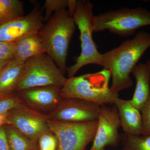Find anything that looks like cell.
<instances>
[{
  "mask_svg": "<svg viewBox=\"0 0 150 150\" xmlns=\"http://www.w3.org/2000/svg\"><path fill=\"white\" fill-rule=\"evenodd\" d=\"M150 47V33L139 31L132 39L102 54V67L110 71L112 79L110 88L114 93L133 85L130 74L142 56Z\"/></svg>",
  "mask_w": 150,
  "mask_h": 150,
  "instance_id": "6da1fadb",
  "label": "cell"
},
{
  "mask_svg": "<svg viewBox=\"0 0 150 150\" xmlns=\"http://www.w3.org/2000/svg\"><path fill=\"white\" fill-rule=\"evenodd\" d=\"M38 34L45 49L64 74L67 72V59L76 25L68 9L53 14Z\"/></svg>",
  "mask_w": 150,
  "mask_h": 150,
  "instance_id": "7a4b0ae2",
  "label": "cell"
},
{
  "mask_svg": "<svg viewBox=\"0 0 150 150\" xmlns=\"http://www.w3.org/2000/svg\"><path fill=\"white\" fill-rule=\"evenodd\" d=\"M111 74L103 69L98 72L67 79L61 89L62 98L83 100L99 105H113L118 94L109 87Z\"/></svg>",
  "mask_w": 150,
  "mask_h": 150,
  "instance_id": "3957f363",
  "label": "cell"
},
{
  "mask_svg": "<svg viewBox=\"0 0 150 150\" xmlns=\"http://www.w3.org/2000/svg\"><path fill=\"white\" fill-rule=\"evenodd\" d=\"M93 5L90 1H76L73 18L80 34L81 53L74 65L68 67V77L74 76L82 67L90 64L102 67V54L98 49L94 41Z\"/></svg>",
  "mask_w": 150,
  "mask_h": 150,
  "instance_id": "277c9868",
  "label": "cell"
},
{
  "mask_svg": "<svg viewBox=\"0 0 150 150\" xmlns=\"http://www.w3.org/2000/svg\"><path fill=\"white\" fill-rule=\"evenodd\" d=\"M150 25V11L143 7L121 8L95 16L94 32L105 30L121 37L134 35L141 28Z\"/></svg>",
  "mask_w": 150,
  "mask_h": 150,
  "instance_id": "5b68a950",
  "label": "cell"
},
{
  "mask_svg": "<svg viewBox=\"0 0 150 150\" xmlns=\"http://www.w3.org/2000/svg\"><path fill=\"white\" fill-rule=\"evenodd\" d=\"M67 79L65 74L51 57L43 53L25 62L24 72L16 91L49 86L62 88Z\"/></svg>",
  "mask_w": 150,
  "mask_h": 150,
  "instance_id": "8992f818",
  "label": "cell"
},
{
  "mask_svg": "<svg viewBox=\"0 0 150 150\" xmlns=\"http://www.w3.org/2000/svg\"><path fill=\"white\" fill-rule=\"evenodd\" d=\"M47 124L58 139L57 150H86L93 141L97 121L72 123L49 119Z\"/></svg>",
  "mask_w": 150,
  "mask_h": 150,
  "instance_id": "52a82bcc",
  "label": "cell"
},
{
  "mask_svg": "<svg viewBox=\"0 0 150 150\" xmlns=\"http://www.w3.org/2000/svg\"><path fill=\"white\" fill-rule=\"evenodd\" d=\"M97 121L96 132L90 150H102L106 147L118 146L121 140L118 132L120 121L115 105H101Z\"/></svg>",
  "mask_w": 150,
  "mask_h": 150,
  "instance_id": "ba28073f",
  "label": "cell"
},
{
  "mask_svg": "<svg viewBox=\"0 0 150 150\" xmlns=\"http://www.w3.org/2000/svg\"><path fill=\"white\" fill-rule=\"evenodd\" d=\"M100 106L86 100L62 98L57 108L48 114L49 120L84 123L97 120Z\"/></svg>",
  "mask_w": 150,
  "mask_h": 150,
  "instance_id": "9c48e42d",
  "label": "cell"
},
{
  "mask_svg": "<svg viewBox=\"0 0 150 150\" xmlns=\"http://www.w3.org/2000/svg\"><path fill=\"white\" fill-rule=\"evenodd\" d=\"M8 118L11 125L34 142L49 131L48 114L33 110L22 103L8 112Z\"/></svg>",
  "mask_w": 150,
  "mask_h": 150,
  "instance_id": "30bf717a",
  "label": "cell"
},
{
  "mask_svg": "<svg viewBox=\"0 0 150 150\" xmlns=\"http://www.w3.org/2000/svg\"><path fill=\"white\" fill-rule=\"evenodd\" d=\"M43 10L36 5L26 15L0 26V43H16L27 35L38 33L45 23Z\"/></svg>",
  "mask_w": 150,
  "mask_h": 150,
  "instance_id": "8fae6325",
  "label": "cell"
},
{
  "mask_svg": "<svg viewBox=\"0 0 150 150\" xmlns=\"http://www.w3.org/2000/svg\"><path fill=\"white\" fill-rule=\"evenodd\" d=\"M58 87H39L17 92L21 103L42 113L49 114L59 105L62 97Z\"/></svg>",
  "mask_w": 150,
  "mask_h": 150,
  "instance_id": "7c38bea8",
  "label": "cell"
},
{
  "mask_svg": "<svg viewBox=\"0 0 150 150\" xmlns=\"http://www.w3.org/2000/svg\"><path fill=\"white\" fill-rule=\"evenodd\" d=\"M114 104L118 109L120 126L123 133L128 135H142L143 123L141 111L134 107L131 100L117 98Z\"/></svg>",
  "mask_w": 150,
  "mask_h": 150,
  "instance_id": "4fadbf2b",
  "label": "cell"
},
{
  "mask_svg": "<svg viewBox=\"0 0 150 150\" xmlns=\"http://www.w3.org/2000/svg\"><path fill=\"white\" fill-rule=\"evenodd\" d=\"M136 81L131 103L141 111L150 95V68L146 63L137 64L131 72Z\"/></svg>",
  "mask_w": 150,
  "mask_h": 150,
  "instance_id": "5bb4252c",
  "label": "cell"
},
{
  "mask_svg": "<svg viewBox=\"0 0 150 150\" xmlns=\"http://www.w3.org/2000/svg\"><path fill=\"white\" fill-rule=\"evenodd\" d=\"M24 69L25 62L14 59L10 61L0 72V93L16 92Z\"/></svg>",
  "mask_w": 150,
  "mask_h": 150,
  "instance_id": "9a60e30c",
  "label": "cell"
},
{
  "mask_svg": "<svg viewBox=\"0 0 150 150\" xmlns=\"http://www.w3.org/2000/svg\"><path fill=\"white\" fill-rule=\"evenodd\" d=\"M44 53L45 49L38 34L32 33L15 43L14 59L25 62L32 57Z\"/></svg>",
  "mask_w": 150,
  "mask_h": 150,
  "instance_id": "2e32d148",
  "label": "cell"
},
{
  "mask_svg": "<svg viewBox=\"0 0 150 150\" xmlns=\"http://www.w3.org/2000/svg\"><path fill=\"white\" fill-rule=\"evenodd\" d=\"M4 127L11 150H30L37 146V142L30 139L11 125L7 124Z\"/></svg>",
  "mask_w": 150,
  "mask_h": 150,
  "instance_id": "e0dca14e",
  "label": "cell"
},
{
  "mask_svg": "<svg viewBox=\"0 0 150 150\" xmlns=\"http://www.w3.org/2000/svg\"><path fill=\"white\" fill-rule=\"evenodd\" d=\"M24 4L19 0H0V26L24 16Z\"/></svg>",
  "mask_w": 150,
  "mask_h": 150,
  "instance_id": "ac0fdd59",
  "label": "cell"
},
{
  "mask_svg": "<svg viewBox=\"0 0 150 150\" xmlns=\"http://www.w3.org/2000/svg\"><path fill=\"white\" fill-rule=\"evenodd\" d=\"M123 150H150V135L134 136L122 133Z\"/></svg>",
  "mask_w": 150,
  "mask_h": 150,
  "instance_id": "d6986e66",
  "label": "cell"
},
{
  "mask_svg": "<svg viewBox=\"0 0 150 150\" xmlns=\"http://www.w3.org/2000/svg\"><path fill=\"white\" fill-rule=\"evenodd\" d=\"M21 103L17 92L0 93V115L9 112Z\"/></svg>",
  "mask_w": 150,
  "mask_h": 150,
  "instance_id": "ffe728a7",
  "label": "cell"
},
{
  "mask_svg": "<svg viewBox=\"0 0 150 150\" xmlns=\"http://www.w3.org/2000/svg\"><path fill=\"white\" fill-rule=\"evenodd\" d=\"M69 6V0H46L43 8L45 11V22L55 13L62 10L68 9Z\"/></svg>",
  "mask_w": 150,
  "mask_h": 150,
  "instance_id": "44dd1931",
  "label": "cell"
},
{
  "mask_svg": "<svg viewBox=\"0 0 150 150\" xmlns=\"http://www.w3.org/2000/svg\"><path fill=\"white\" fill-rule=\"evenodd\" d=\"M37 143L39 150H57L58 148L57 137L50 130L40 135Z\"/></svg>",
  "mask_w": 150,
  "mask_h": 150,
  "instance_id": "7402d4cb",
  "label": "cell"
},
{
  "mask_svg": "<svg viewBox=\"0 0 150 150\" xmlns=\"http://www.w3.org/2000/svg\"><path fill=\"white\" fill-rule=\"evenodd\" d=\"M143 123L142 135H150V95L141 110Z\"/></svg>",
  "mask_w": 150,
  "mask_h": 150,
  "instance_id": "603a6c76",
  "label": "cell"
},
{
  "mask_svg": "<svg viewBox=\"0 0 150 150\" xmlns=\"http://www.w3.org/2000/svg\"><path fill=\"white\" fill-rule=\"evenodd\" d=\"M15 43H0V59L11 60L14 59Z\"/></svg>",
  "mask_w": 150,
  "mask_h": 150,
  "instance_id": "cb8c5ba5",
  "label": "cell"
},
{
  "mask_svg": "<svg viewBox=\"0 0 150 150\" xmlns=\"http://www.w3.org/2000/svg\"><path fill=\"white\" fill-rule=\"evenodd\" d=\"M0 150H11L4 126L0 127Z\"/></svg>",
  "mask_w": 150,
  "mask_h": 150,
  "instance_id": "d4e9b609",
  "label": "cell"
},
{
  "mask_svg": "<svg viewBox=\"0 0 150 150\" xmlns=\"http://www.w3.org/2000/svg\"><path fill=\"white\" fill-rule=\"evenodd\" d=\"M8 112L0 115V127L7 124L10 125L8 118Z\"/></svg>",
  "mask_w": 150,
  "mask_h": 150,
  "instance_id": "484cf974",
  "label": "cell"
},
{
  "mask_svg": "<svg viewBox=\"0 0 150 150\" xmlns=\"http://www.w3.org/2000/svg\"><path fill=\"white\" fill-rule=\"evenodd\" d=\"M11 60H4L0 59V72L6 66Z\"/></svg>",
  "mask_w": 150,
  "mask_h": 150,
  "instance_id": "4316f807",
  "label": "cell"
},
{
  "mask_svg": "<svg viewBox=\"0 0 150 150\" xmlns=\"http://www.w3.org/2000/svg\"><path fill=\"white\" fill-rule=\"evenodd\" d=\"M146 63L147 64L148 66H149V67L150 68V59H149L148 61H147Z\"/></svg>",
  "mask_w": 150,
  "mask_h": 150,
  "instance_id": "83f0119b",
  "label": "cell"
},
{
  "mask_svg": "<svg viewBox=\"0 0 150 150\" xmlns=\"http://www.w3.org/2000/svg\"><path fill=\"white\" fill-rule=\"evenodd\" d=\"M30 150H39V148H38V145H37V146L36 147L34 148V149H33Z\"/></svg>",
  "mask_w": 150,
  "mask_h": 150,
  "instance_id": "f1b7e54d",
  "label": "cell"
},
{
  "mask_svg": "<svg viewBox=\"0 0 150 150\" xmlns=\"http://www.w3.org/2000/svg\"><path fill=\"white\" fill-rule=\"evenodd\" d=\"M102 150H106V149H103Z\"/></svg>",
  "mask_w": 150,
  "mask_h": 150,
  "instance_id": "f546056e",
  "label": "cell"
}]
</instances>
